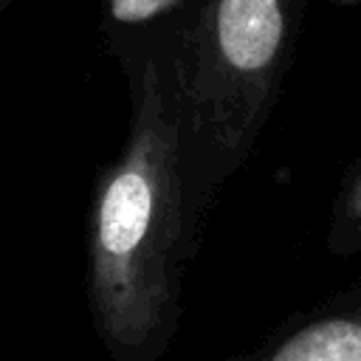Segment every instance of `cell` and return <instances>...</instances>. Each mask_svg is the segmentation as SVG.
<instances>
[{
	"mask_svg": "<svg viewBox=\"0 0 361 361\" xmlns=\"http://www.w3.org/2000/svg\"><path fill=\"white\" fill-rule=\"evenodd\" d=\"M245 361H361V282Z\"/></svg>",
	"mask_w": 361,
	"mask_h": 361,
	"instance_id": "3957f363",
	"label": "cell"
},
{
	"mask_svg": "<svg viewBox=\"0 0 361 361\" xmlns=\"http://www.w3.org/2000/svg\"><path fill=\"white\" fill-rule=\"evenodd\" d=\"M302 0H189L180 104L195 186H217L254 149L290 62Z\"/></svg>",
	"mask_w": 361,
	"mask_h": 361,
	"instance_id": "7a4b0ae2",
	"label": "cell"
},
{
	"mask_svg": "<svg viewBox=\"0 0 361 361\" xmlns=\"http://www.w3.org/2000/svg\"><path fill=\"white\" fill-rule=\"evenodd\" d=\"M189 3L158 23L104 25L130 85V133L99 180L87 231L93 324L118 361L155 355L175 330L189 209V138L180 104V34ZM195 183V180H192Z\"/></svg>",
	"mask_w": 361,
	"mask_h": 361,
	"instance_id": "6da1fadb",
	"label": "cell"
},
{
	"mask_svg": "<svg viewBox=\"0 0 361 361\" xmlns=\"http://www.w3.org/2000/svg\"><path fill=\"white\" fill-rule=\"evenodd\" d=\"M14 3H17V0H0V17H3V14H6V11L14 6Z\"/></svg>",
	"mask_w": 361,
	"mask_h": 361,
	"instance_id": "5b68a950",
	"label": "cell"
},
{
	"mask_svg": "<svg viewBox=\"0 0 361 361\" xmlns=\"http://www.w3.org/2000/svg\"><path fill=\"white\" fill-rule=\"evenodd\" d=\"M324 245L330 257H361V161L347 172L333 197Z\"/></svg>",
	"mask_w": 361,
	"mask_h": 361,
	"instance_id": "277c9868",
	"label": "cell"
}]
</instances>
